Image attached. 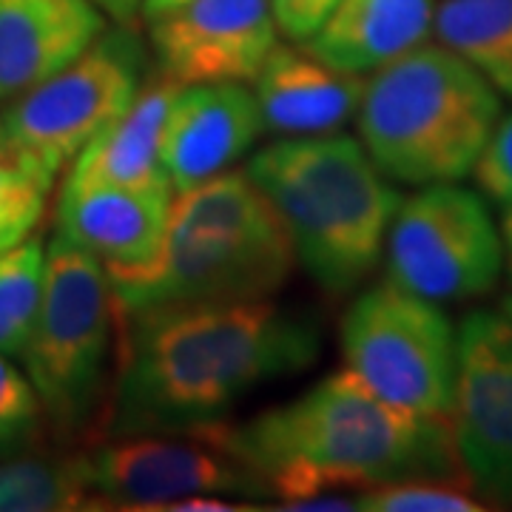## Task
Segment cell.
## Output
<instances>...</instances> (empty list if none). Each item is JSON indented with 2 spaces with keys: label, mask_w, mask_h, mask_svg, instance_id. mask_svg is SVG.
Instances as JSON below:
<instances>
[{
  "label": "cell",
  "mask_w": 512,
  "mask_h": 512,
  "mask_svg": "<svg viewBox=\"0 0 512 512\" xmlns=\"http://www.w3.org/2000/svg\"><path fill=\"white\" fill-rule=\"evenodd\" d=\"M262 131L259 103L242 83L180 86L163 126V165L174 191L228 171Z\"/></svg>",
  "instance_id": "cell-13"
},
{
  "label": "cell",
  "mask_w": 512,
  "mask_h": 512,
  "mask_svg": "<svg viewBox=\"0 0 512 512\" xmlns=\"http://www.w3.org/2000/svg\"><path fill=\"white\" fill-rule=\"evenodd\" d=\"M450 424L470 487L484 501H512V325L501 311H473L458 328Z\"/></svg>",
  "instance_id": "cell-11"
},
{
  "label": "cell",
  "mask_w": 512,
  "mask_h": 512,
  "mask_svg": "<svg viewBox=\"0 0 512 512\" xmlns=\"http://www.w3.org/2000/svg\"><path fill=\"white\" fill-rule=\"evenodd\" d=\"M501 313L507 316V322H510V325H512V296H507V299L501 302Z\"/></svg>",
  "instance_id": "cell-30"
},
{
  "label": "cell",
  "mask_w": 512,
  "mask_h": 512,
  "mask_svg": "<svg viewBox=\"0 0 512 512\" xmlns=\"http://www.w3.org/2000/svg\"><path fill=\"white\" fill-rule=\"evenodd\" d=\"M342 356L350 373L387 402L421 416L450 419L458 330L439 302L387 279L367 288L342 319Z\"/></svg>",
  "instance_id": "cell-8"
},
{
  "label": "cell",
  "mask_w": 512,
  "mask_h": 512,
  "mask_svg": "<svg viewBox=\"0 0 512 512\" xmlns=\"http://www.w3.org/2000/svg\"><path fill=\"white\" fill-rule=\"evenodd\" d=\"M94 501L80 458H6L0 461V512L80 510Z\"/></svg>",
  "instance_id": "cell-20"
},
{
  "label": "cell",
  "mask_w": 512,
  "mask_h": 512,
  "mask_svg": "<svg viewBox=\"0 0 512 512\" xmlns=\"http://www.w3.org/2000/svg\"><path fill=\"white\" fill-rule=\"evenodd\" d=\"M94 498L123 510H171L202 495L271 498L248 464L222 447L211 424L188 433H123L80 456Z\"/></svg>",
  "instance_id": "cell-10"
},
{
  "label": "cell",
  "mask_w": 512,
  "mask_h": 512,
  "mask_svg": "<svg viewBox=\"0 0 512 512\" xmlns=\"http://www.w3.org/2000/svg\"><path fill=\"white\" fill-rule=\"evenodd\" d=\"M106 32L92 0H0V100H15Z\"/></svg>",
  "instance_id": "cell-16"
},
{
  "label": "cell",
  "mask_w": 512,
  "mask_h": 512,
  "mask_svg": "<svg viewBox=\"0 0 512 512\" xmlns=\"http://www.w3.org/2000/svg\"><path fill=\"white\" fill-rule=\"evenodd\" d=\"M177 83L160 77L72 160L66 183L154 188L171 185L163 165V126ZM174 188V185H171Z\"/></svg>",
  "instance_id": "cell-18"
},
{
  "label": "cell",
  "mask_w": 512,
  "mask_h": 512,
  "mask_svg": "<svg viewBox=\"0 0 512 512\" xmlns=\"http://www.w3.org/2000/svg\"><path fill=\"white\" fill-rule=\"evenodd\" d=\"M285 222L245 171H222L174 191L165 239L154 259L134 268H106L114 319L140 313L271 299L291 276Z\"/></svg>",
  "instance_id": "cell-3"
},
{
  "label": "cell",
  "mask_w": 512,
  "mask_h": 512,
  "mask_svg": "<svg viewBox=\"0 0 512 512\" xmlns=\"http://www.w3.org/2000/svg\"><path fill=\"white\" fill-rule=\"evenodd\" d=\"M49 191L52 185L43 183L35 171H29L9 151H0V254L32 237Z\"/></svg>",
  "instance_id": "cell-23"
},
{
  "label": "cell",
  "mask_w": 512,
  "mask_h": 512,
  "mask_svg": "<svg viewBox=\"0 0 512 512\" xmlns=\"http://www.w3.org/2000/svg\"><path fill=\"white\" fill-rule=\"evenodd\" d=\"M501 117V94L441 43H421L376 69L356 109L359 140L387 180L458 183L473 174Z\"/></svg>",
  "instance_id": "cell-5"
},
{
  "label": "cell",
  "mask_w": 512,
  "mask_h": 512,
  "mask_svg": "<svg viewBox=\"0 0 512 512\" xmlns=\"http://www.w3.org/2000/svg\"><path fill=\"white\" fill-rule=\"evenodd\" d=\"M268 131L285 137L333 134L356 117L365 92V74L333 69L308 46H279L251 80Z\"/></svg>",
  "instance_id": "cell-15"
},
{
  "label": "cell",
  "mask_w": 512,
  "mask_h": 512,
  "mask_svg": "<svg viewBox=\"0 0 512 512\" xmlns=\"http://www.w3.org/2000/svg\"><path fill=\"white\" fill-rule=\"evenodd\" d=\"M387 282L430 302L490 293L504 268V242L490 205L458 183L424 185L399 205L384 239Z\"/></svg>",
  "instance_id": "cell-9"
},
{
  "label": "cell",
  "mask_w": 512,
  "mask_h": 512,
  "mask_svg": "<svg viewBox=\"0 0 512 512\" xmlns=\"http://www.w3.org/2000/svg\"><path fill=\"white\" fill-rule=\"evenodd\" d=\"M183 3H188V0H143L140 3V15L148 20L160 18V15H165V12H171V9H180Z\"/></svg>",
  "instance_id": "cell-29"
},
{
  "label": "cell",
  "mask_w": 512,
  "mask_h": 512,
  "mask_svg": "<svg viewBox=\"0 0 512 512\" xmlns=\"http://www.w3.org/2000/svg\"><path fill=\"white\" fill-rule=\"evenodd\" d=\"M111 322L114 302L103 262L57 234L46 248L43 293L20 356L43 410L60 427H77L94 413L106 376Z\"/></svg>",
  "instance_id": "cell-6"
},
{
  "label": "cell",
  "mask_w": 512,
  "mask_h": 512,
  "mask_svg": "<svg viewBox=\"0 0 512 512\" xmlns=\"http://www.w3.org/2000/svg\"><path fill=\"white\" fill-rule=\"evenodd\" d=\"M171 200V185L120 188L63 183L57 234L92 251L103 268L146 265L163 245Z\"/></svg>",
  "instance_id": "cell-14"
},
{
  "label": "cell",
  "mask_w": 512,
  "mask_h": 512,
  "mask_svg": "<svg viewBox=\"0 0 512 512\" xmlns=\"http://www.w3.org/2000/svg\"><path fill=\"white\" fill-rule=\"evenodd\" d=\"M268 3L274 12L276 29L285 32L296 43L299 40L305 43L328 20L339 0H268Z\"/></svg>",
  "instance_id": "cell-26"
},
{
  "label": "cell",
  "mask_w": 512,
  "mask_h": 512,
  "mask_svg": "<svg viewBox=\"0 0 512 512\" xmlns=\"http://www.w3.org/2000/svg\"><path fill=\"white\" fill-rule=\"evenodd\" d=\"M0 151H6V137H3V126H0Z\"/></svg>",
  "instance_id": "cell-31"
},
{
  "label": "cell",
  "mask_w": 512,
  "mask_h": 512,
  "mask_svg": "<svg viewBox=\"0 0 512 512\" xmlns=\"http://www.w3.org/2000/svg\"><path fill=\"white\" fill-rule=\"evenodd\" d=\"M441 46L512 97V0H441L433 18Z\"/></svg>",
  "instance_id": "cell-19"
},
{
  "label": "cell",
  "mask_w": 512,
  "mask_h": 512,
  "mask_svg": "<svg viewBox=\"0 0 512 512\" xmlns=\"http://www.w3.org/2000/svg\"><path fill=\"white\" fill-rule=\"evenodd\" d=\"M222 447L279 498V510L336 487H376L404 478L464 481L450 419L421 416L336 370L293 402L245 424H211Z\"/></svg>",
  "instance_id": "cell-2"
},
{
  "label": "cell",
  "mask_w": 512,
  "mask_h": 512,
  "mask_svg": "<svg viewBox=\"0 0 512 512\" xmlns=\"http://www.w3.org/2000/svg\"><path fill=\"white\" fill-rule=\"evenodd\" d=\"M478 191L495 205H512V111L498 117L487 146L481 148L473 165Z\"/></svg>",
  "instance_id": "cell-25"
},
{
  "label": "cell",
  "mask_w": 512,
  "mask_h": 512,
  "mask_svg": "<svg viewBox=\"0 0 512 512\" xmlns=\"http://www.w3.org/2000/svg\"><path fill=\"white\" fill-rule=\"evenodd\" d=\"M46 274V245L26 239L0 254V353L20 356L35 325Z\"/></svg>",
  "instance_id": "cell-21"
},
{
  "label": "cell",
  "mask_w": 512,
  "mask_h": 512,
  "mask_svg": "<svg viewBox=\"0 0 512 512\" xmlns=\"http://www.w3.org/2000/svg\"><path fill=\"white\" fill-rule=\"evenodd\" d=\"M245 174L271 200L316 285L348 293L376 268L402 197L362 140L285 137L256 151Z\"/></svg>",
  "instance_id": "cell-4"
},
{
  "label": "cell",
  "mask_w": 512,
  "mask_h": 512,
  "mask_svg": "<svg viewBox=\"0 0 512 512\" xmlns=\"http://www.w3.org/2000/svg\"><path fill=\"white\" fill-rule=\"evenodd\" d=\"M114 436L220 424L254 387L319 356V328L271 299L208 302L123 319Z\"/></svg>",
  "instance_id": "cell-1"
},
{
  "label": "cell",
  "mask_w": 512,
  "mask_h": 512,
  "mask_svg": "<svg viewBox=\"0 0 512 512\" xmlns=\"http://www.w3.org/2000/svg\"><path fill=\"white\" fill-rule=\"evenodd\" d=\"M433 18L436 0H339L305 46L333 69L367 74L421 46Z\"/></svg>",
  "instance_id": "cell-17"
},
{
  "label": "cell",
  "mask_w": 512,
  "mask_h": 512,
  "mask_svg": "<svg viewBox=\"0 0 512 512\" xmlns=\"http://www.w3.org/2000/svg\"><path fill=\"white\" fill-rule=\"evenodd\" d=\"M501 242H504V265H507V274L512 279V205L510 208H501Z\"/></svg>",
  "instance_id": "cell-28"
},
{
  "label": "cell",
  "mask_w": 512,
  "mask_h": 512,
  "mask_svg": "<svg viewBox=\"0 0 512 512\" xmlns=\"http://www.w3.org/2000/svg\"><path fill=\"white\" fill-rule=\"evenodd\" d=\"M487 507L470 484L453 478H404L356 495L359 512H484Z\"/></svg>",
  "instance_id": "cell-22"
},
{
  "label": "cell",
  "mask_w": 512,
  "mask_h": 512,
  "mask_svg": "<svg viewBox=\"0 0 512 512\" xmlns=\"http://www.w3.org/2000/svg\"><path fill=\"white\" fill-rule=\"evenodd\" d=\"M146 49L131 29L103 32L69 66L23 92L3 111L6 151L43 183L134 103L146 77Z\"/></svg>",
  "instance_id": "cell-7"
},
{
  "label": "cell",
  "mask_w": 512,
  "mask_h": 512,
  "mask_svg": "<svg viewBox=\"0 0 512 512\" xmlns=\"http://www.w3.org/2000/svg\"><path fill=\"white\" fill-rule=\"evenodd\" d=\"M40 410L43 404L37 399L29 376L20 373L6 353H0V450L18 447L32 439Z\"/></svg>",
  "instance_id": "cell-24"
},
{
  "label": "cell",
  "mask_w": 512,
  "mask_h": 512,
  "mask_svg": "<svg viewBox=\"0 0 512 512\" xmlns=\"http://www.w3.org/2000/svg\"><path fill=\"white\" fill-rule=\"evenodd\" d=\"M92 3L100 12H106L109 18L117 20L120 26H128L131 20L137 18L143 0H92Z\"/></svg>",
  "instance_id": "cell-27"
},
{
  "label": "cell",
  "mask_w": 512,
  "mask_h": 512,
  "mask_svg": "<svg viewBox=\"0 0 512 512\" xmlns=\"http://www.w3.org/2000/svg\"><path fill=\"white\" fill-rule=\"evenodd\" d=\"M276 32L268 0H188L148 20L160 77L177 86L254 80Z\"/></svg>",
  "instance_id": "cell-12"
}]
</instances>
